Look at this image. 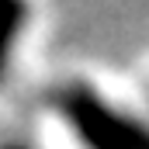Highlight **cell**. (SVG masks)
Here are the masks:
<instances>
[{
    "label": "cell",
    "mask_w": 149,
    "mask_h": 149,
    "mask_svg": "<svg viewBox=\"0 0 149 149\" xmlns=\"http://www.w3.org/2000/svg\"><path fill=\"white\" fill-rule=\"evenodd\" d=\"M3 149H24V146H3Z\"/></svg>",
    "instance_id": "3"
},
{
    "label": "cell",
    "mask_w": 149,
    "mask_h": 149,
    "mask_svg": "<svg viewBox=\"0 0 149 149\" xmlns=\"http://www.w3.org/2000/svg\"><path fill=\"white\" fill-rule=\"evenodd\" d=\"M59 108L87 149H149V125L111 108L90 87H70Z\"/></svg>",
    "instance_id": "1"
},
{
    "label": "cell",
    "mask_w": 149,
    "mask_h": 149,
    "mask_svg": "<svg viewBox=\"0 0 149 149\" xmlns=\"http://www.w3.org/2000/svg\"><path fill=\"white\" fill-rule=\"evenodd\" d=\"M31 17L28 0H0V76L7 73V63L14 56V45Z\"/></svg>",
    "instance_id": "2"
}]
</instances>
